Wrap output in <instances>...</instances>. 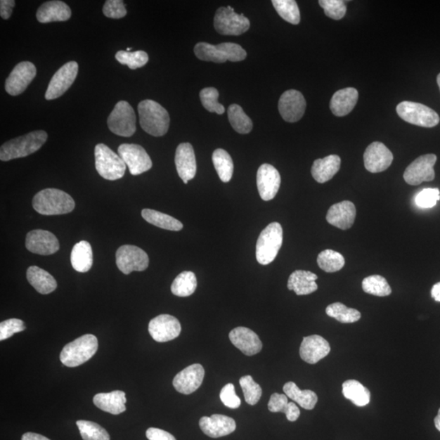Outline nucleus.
Returning a JSON list of instances; mask_svg holds the SVG:
<instances>
[{"label": "nucleus", "mask_w": 440, "mask_h": 440, "mask_svg": "<svg viewBox=\"0 0 440 440\" xmlns=\"http://www.w3.org/2000/svg\"><path fill=\"white\" fill-rule=\"evenodd\" d=\"M33 207L43 216H59L74 211L75 202L72 197L60 189L46 188L33 198Z\"/></svg>", "instance_id": "obj_1"}, {"label": "nucleus", "mask_w": 440, "mask_h": 440, "mask_svg": "<svg viewBox=\"0 0 440 440\" xmlns=\"http://www.w3.org/2000/svg\"><path fill=\"white\" fill-rule=\"evenodd\" d=\"M48 140L47 132L34 131L9 141L0 148V160L3 162L27 157L38 151Z\"/></svg>", "instance_id": "obj_2"}, {"label": "nucleus", "mask_w": 440, "mask_h": 440, "mask_svg": "<svg viewBox=\"0 0 440 440\" xmlns=\"http://www.w3.org/2000/svg\"><path fill=\"white\" fill-rule=\"evenodd\" d=\"M140 124L148 134L160 137L167 134L170 126L168 112L157 102L145 100L138 105Z\"/></svg>", "instance_id": "obj_3"}, {"label": "nucleus", "mask_w": 440, "mask_h": 440, "mask_svg": "<svg viewBox=\"0 0 440 440\" xmlns=\"http://www.w3.org/2000/svg\"><path fill=\"white\" fill-rule=\"evenodd\" d=\"M194 53L198 59L216 63H224L227 60L238 63L247 58V56L242 46L233 43L218 45L198 43L194 48Z\"/></svg>", "instance_id": "obj_4"}, {"label": "nucleus", "mask_w": 440, "mask_h": 440, "mask_svg": "<svg viewBox=\"0 0 440 440\" xmlns=\"http://www.w3.org/2000/svg\"><path fill=\"white\" fill-rule=\"evenodd\" d=\"M98 349V340L92 335H85L65 345L60 352V360L67 367L84 364Z\"/></svg>", "instance_id": "obj_5"}, {"label": "nucleus", "mask_w": 440, "mask_h": 440, "mask_svg": "<svg viewBox=\"0 0 440 440\" xmlns=\"http://www.w3.org/2000/svg\"><path fill=\"white\" fill-rule=\"evenodd\" d=\"M283 243V229L278 222L268 225L261 232L257 244V259L259 264L268 265L278 257Z\"/></svg>", "instance_id": "obj_6"}, {"label": "nucleus", "mask_w": 440, "mask_h": 440, "mask_svg": "<svg viewBox=\"0 0 440 440\" xmlns=\"http://www.w3.org/2000/svg\"><path fill=\"white\" fill-rule=\"evenodd\" d=\"M96 169L107 181H117L124 177L127 165L119 155L104 144L95 148Z\"/></svg>", "instance_id": "obj_7"}, {"label": "nucleus", "mask_w": 440, "mask_h": 440, "mask_svg": "<svg viewBox=\"0 0 440 440\" xmlns=\"http://www.w3.org/2000/svg\"><path fill=\"white\" fill-rule=\"evenodd\" d=\"M396 112L403 121L418 127H434L440 121L436 111L417 102L403 101L397 105Z\"/></svg>", "instance_id": "obj_8"}, {"label": "nucleus", "mask_w": 440, "mask_h": 440, "mask_svg": "<svg viewBox=\"0 0 440 440\" xmlns=\"http://www.w3.org/2000/svg\"><path fill=\"white\" fill-rule=\"evenodd\" d=\"M135 111L129 102H117L107 120L109 129L119 136L130 137L136 131Z\"/></svg>", "instance_id": "obj_9"}, {"label": "nucleus", "mask_w": 440, "mask_h": 440, "mask_svg": "<svg viewBox=\"0 0 440 440\" xmlns=\"http://www.w3.org/2000/svg\"><path fill=\"white\" fill-rule=\"evenodd\" d=\"M214 27L222 35H238L247 32L250 22L243 14L235 13L230 6L219 8L214 18Z\"/></svg>", "instance_id": "obj_10"}, {"label": "nucleus", "mask_w": 440, "mask_h": 440, "mask_svg": "<svg viewBox=\"0 0 440 440\" xmlns=\"http://www.w3.org/2000/svg\"><path fill=\"white\" fill-rule=\"evenodd\" d=\"M148 254L136 245H122L116 252V264L122 273L129 275L134 271L142 272L148 267Z\"/></svg>", "instance_id": "obj_11"}, {"label": "nucleus", "mask_w": 440, "mask_h": 440, "mask_svg": "<svg viewBox=\"0 0 440 440\" xmlns=\"http://www.w3.org/2000/svg\"><path fill=\"white\" fill-rule=\"evenodd\" d=\"M79 65L75 61H70L60 67L51 79L45 99L48 101L59 98L74 84L78 75Z\"/></svg>", "instance_id": "obj_12"}, {"label": "nucleus", "mask_w": 440, "mask_h": 440, "mask_svg": "<svg viewBox=\"0 0 440 440\" xmlns=\"http://www.w3.org/2000/svg\"><path fill=\"white\" fill-rule=\"evenodd\" d=\"M436 161V155L432 153L418 157L404 172V181L413 186H419L425 181H432L436 177L434 166Z\"/></svg>", "instance_id": "obj_13"}, {"label": "nucleus", "mask_w": 440, "mask_h": 440, "mask_svg": "<svg viewBox=\"0 0 440 440\" xmlns=\"http://www.w3.org/2000/svg\"><path fill=\"white\" fill-rule=\"evenodd\" d=\"M119 155L129 167L132 176L141 175L150 171L153 162L145 148L139 145L122 144L119 147Z\"/></svg>", "instance_id": "obj_14"}, {"label": "nucleus", "mask_w": 440, "mask_h": 440, "mask_svg": "<svg viewBox=\"0 0 440 440\" xmlns=\"http://www.w3.org/2000/svg\"><path fill=\"white\" fill-rule=\"evenodd\" d=\"M37 70L30 61L20 63L10 73L5 82V90L9 95L22 94L37 76Z\"/></svg>", "instance_id": "obj_15"}, {"label": "nucleus", "mask_w": 440, "mask_h": 440, "mask_svg": "<svg viewBox=\"0 0 440 440\" xmlns=\"http://www.w3.org/2000/svg\"><path fill=\"white\" fill-rule=\"evenodd\" d=\"M148 332L156 342H166L176 339L181 332V325L175 316L162 314L150 321Z\"/></svg>", "instance_id": "obj_16"}, {"label": "nucleus", "mask_w": 440, "mask_h": 440, "mask_svg": "<svg viewBox=\"0 0 440 440\" xmlns=\"http://www.w3.org/2000/svg\"><path fill=\"white\" fill-rule=\"evenodd\" d=\"M306 101L300 91L288 90L281 95L278 110L283 119L288 122H296L303 117L306 110Z\"/></svg>", "instance_id": "obj_17"}, {"label": "nucleus", "mask_w": 440, "mask_h": 440, "mask_svg": "<svg viewBox=\"0 0 440 440\" xmlns=\"http://www.w3.org/2000/svg\"><path fill=\"white\" fill-rule=\"evenodd\" d=\"M392 153L381 142H373L368 145L364 153L366 170L371 173H380L387 170L393 162Z\"/></svg>", "instance_id": "obj_18"}, {"label": "nucleus", "mask_w": 440, "mask_h": 440, "mask_svg": "<svg viewBox=\"0 0 440 440\" xmlns=\"http://www.w3.org/2000/svg\"><path fill=\"white\" fill-rule=\"evenodd\" d=\"M25 247L30 252L50 255L58 252L60 243L52 233L37 229L28 233L25 239Z\"/></svg>", "instance_id": "obj_19"}, {"label": "nucleus", "mask_w": 440, "mask_h": 440, "mask_svg": "<svg viewBox=\"0 0 440 440\" xmlns=\"http://www.w3.org/2000/svg\"><path fill=\"white\" fill-rule=\"evenodd\" d=\"M205 370L200 364H193L184 368L174 377L173 386L178 392L189 395L201 387Z\"/></svg>", "instance_id": "obj_20"}, {"label": "nucleus", "mask_w": 440, "mask_h": 440, "mask_svg": "<svg viewBox=\"0 0 440 440\" xmlns=\"http://www.w3.org/2000/svg\"><path fill=\"white\" fill-rule=\"evenodd\" d=\"M280 186V173L272 165L263 164L257 172V187L264 201L273 200Z\"/></svg>", "instance_id": "obj_21"}, {"label": "nucleus", "mask_w": 440, "mask_h": 440, "mask_svg": "<svg viewBox=\"0 0 440 440\" xmlns=\"http://www.w3.org/2000/svg\"><path fill=\"white\" fill-rule=\"evenodd\" d=\"M330 346L328 341L320 335H311L304 337L302 342L299 355L302 360L310 365L317 362L329 355Z\"/></svg>", "instance_id": "obj_22"}, {"label": "nucleus", "mask_w": 440, "mask_h": 440, "mask_svg": "<svg viewBox=\"0 0 440 440\" xmlns=\"http://www.w3.org/2000/svg\"><path fill=\"white\" fill-rule=\"evenodd\" d=\"M202 431L207 436L216 439L228 436L237 428L236 422L232 418L214 414L212 417H203L199 422Z\"/></svg>", "instance_id": "obj_23"}, {"label": "nucleus", "mask_w": 440, "mask_h": 440, "mask_svg": "<svg viewBox=\"0 0 440 440\" xmlns=\"http://www.w3.org/2000/svg\"><path fill=\"white\" fill-rule=\"evenodd\" d=\"M175 162L179 176L184 183L193 180L197 173V162L193 148L189 143H182L176 148Z\"/></svg>", "instance_id": "obj_24"}, {"label": "nucleus", "mask_w": 440, "mask_h": 440, "mask_svg": "<svg viewBox=\"0 0 440 440\" xmlns=\"http://www.w3.org/2000/svg\"><path fill=\"white\" fill-rule=\"evenodd\" d=\"M232 344L245 356H254L262 350L263 344L254 331L245 327H237L229 334Z\"/></svg>", "instance_id": "obj_25"}, {"label": "nucleus", "mask_w": 440, "mask_h": 440, "mask_svg": "<svg viewBox=\"0 0 440 440\" xmlns=\"http://www.w3.org/2000/svg\"><path fill=\"white\" fill-rule=\"evenodd\" d=\"M356 209L354 203L344 201L332 205L327 213V222L337 228L349 229L354 224Z\"/></svg>", "instance_id": "obj_26"}, {"label": "nucleus", "mask_w": 440, "mask_h": 440, "mask_svg": "<svg viewBox=\"0 0 440 440\" xmlns=\"http://www.w3.org/2000/svg\"><path fill=\"white\" fill-rule=\"evenodd\" d=\"M71 17V10L67 4L59 0L48 1L39 8L37 18L40 23L65 22Z\"/></svg>", "instance_id": "obj_27"}, {"label": "nucleus", "mask_w": 440, "mask_h": 440, "mask_svg": "<svg viewBox=\"0 0 440 440\" xmlns=\"http://www.w3.org/2000/svg\"><path fill=\"white\" fill-rule=\"evenodd\" d=\"M359 94L354 88L339 90L332 96L330 101V110L335 116L344 117L349 115L355 108Z\"/></svg>", "instance_id": "obj_28"}, {"label": "nucleus", "mask_w": 440, "mask_h": 440, "mask_svg": "<svg viewBox=\"0 0 440 440\" xmlns=\"http://www.w3.org/2000/svg\"><path fill=\"white\" fill-rule=\"evenodd\" d=\"M93 403L101 410L119 415L126 411V393L122 391L99 393L94 396Z\"/></svg>", "instance_id": "obj_29"}, {"label": "nucleus", "mask_w": 440, "mask_h": 440, "mask_svg": "<svg viewBox=\"0 0 440 440\" xmlns=\"http://www.w3.org/2000/svg\"><path fill=\"white\" fill-rule=\"evenodd\" d=\"M341 158L337 155H330L316 160L311 167V175L316 182H328L340 170Z\"/></svg>", "instance_id": "obj_30"}, {"label": "nucleus", "mask_w": 440, "mask_h": 440, "mask_svg": "<svg viewBox=\"0 0 440 440\" xmlns=\"http://www.w3.org/2000/svg\"><path fill=\"white\" fill-rule=\"evenodd\" d=\"M318 276L309 271L297 270L290 276L288 289L295 291L297 295H308L318 289L316 280Z\"/></svg>", "instance_id": "obj_31"}, {"label": "nucleus", "mask_w": 440, "mask_h": 440, "mask_svg": "<svg viewBox=\"0 0 440 440\" xmlns=\"http://www.w3.org/2000/svg\"><path fill=\"white\" fill-rule=\"evenodd\" d=\"M27 280L29 283L38 291L39 294L48 295L53 293L58 287L56 279L45 270L32 266L27 270Z\"/></svg>", "instance_id": "obj_32"}, {"label": "nucleus", "mask_w": 440, "mask_h": 440, "mask_svg": "<svg viewBox=\"0 0 440 440\" xmlns=\"http://www.w3.org/2000/svg\"><path fill=\"white\" fill-rule=\"evenodd\" d=\"M71 264L77 272L86 273L93 264V253L89 242L82 240L75 245L70 255Z\"/></svg>", "instance_id": "obj_33"}, {"label": "nucleus", "mask_w": 440, "mask_h": 440, "mask_svg": "<svg viewBox=\"0 0 440 440\" xmlns=\"http://www.w3.org/2000/svg\"><path fill=\"white\" fill-rule=\"evenodd\" d=\"M268 410L272 413H283L290 422L298 420L300 410L294 402H289L285 394L274 393L270 397Z\"/></svg>", "instance_id": "obj_34"}, {"label": "nucleus", "mask_w": 440, "mask_h": 440, "mask_svg": "<svg viewBox=\"0 0 440 440\" xmlns=\"http://www.w3.org/2000/svg\"><path fill=\"white\" fill-rule=\"evenodd\" d=\"M283 392L288 398L299 404V406L311 410L316 406L318 397L314 392L310 390L302 391L293 382L285 383Z\"/></svg>", "instance_id": "obj_35"}, {"label": "nucleus", "mask_w": 440, "mask_h": 440, "mask_svg": "<svg viewBox=\"0 0 440 440\" xmlns=\"http://www.w3.org/2000/svg\"><path fill=\"white\" fill-rule=\"evenodd\" d=\"M342 394L347 400L358 407H364L370 402V392L360 382L347 380L342 384Z\"/></svg>", "instance_id": "obj_36"}, {"label": "nucleus", "mask_w": 440, "mask_h": 440, "mask_svg": "<svg viewBox=\"0 0 440 440\" xmlns=\"http://www.w3.org/2000/svg\"><path fill=\"white\" fill-rule=\"evenodd\" d=\"M141 216L148 223L157 228L175 232L181 231L183 228V224L178 219L167 214L155 211V209H144L141 212Z\"/></svg>", "instance_id": "obj_37"}, {"label": "nucleus", "mask_w": 440, "mask_h": 440, "mask_svg": "<svg viewBox=\"0 0 440 440\" xmlns=\"http://www.w3.org/2000/svg\"><path fill=\"white\" fill-rule=\"evenodd\" d=\"M212 161L220 180L224 183H228L231 181L234 167L232 157L229 155V153L226 150H223V148H218L213 153Z\"/></svg>", "instance_id": "obj_38"}, {"label": "nucleus", "mask_w": 440, "mask_h": 440, "mask_svg": "<svg viewBox=\"0 0 440 440\" xmlns=\"http://www.w3.org/2000/svg\"><path fill=\"white\" fill-rule=\"evenodd\" d=\"M198 281L196 275L193 272L181 273L174 280L172 285V292L178 297H188L192 295L197 289Z\"/></svg>", "instance_id": "obj_39"}, {"label": "nucleus", "mask_w": 440, "mask_h": 440, "mask_svg": "<svg viewBox=\"0 0 440 440\" xmlns=\"http://www.w3.org/2000/svg\"><path fill=\"white\" fill-rule=\"evenodd\" d=\"M228 116L230 124L240 134H248L252 131L253 122L240 105L236 104L230 105Z\"/></svg>", "instance_id": "obj_40"}, {"label": "nucleus", "mask_w": 440, "mask_h": 440, "mask_svg": "<svg viewBox=\"0 0 440 440\" xmlns=\"http://www.w3.org/2000/svg\"><path fill=\"white\" fill-rule=\"evenodd\" d=\"M317 264L325 273H336L344 267L345 259L335 250H325L319 254Z\"/></svg>", "instance_id": "obj_41"}, {"label": "nucleus", "mask_w": 440, "mask_h": 440, "mask_svg": "<svg viewBox=\"0 0 440 440\" xmlns=\"http://www.w3.org/2000/svg\"><path fill=\"white\" fill-rule=\"evenodd\" d=\"M326 314L341 322V323H354L361 319V312L354 309L347 308L341 303H335L327 306Z\"/></svg>", "instance_id": "obj_42"}, {"label": "nucleus", "mask_w": 440, "mask_h": 440, "mask_svg": "<svg viewBox=\"0 0 440 440\" xmlns=\"http://www.w3.org/2000/svg\"><path fill=\"white\" fill-rule=\"evenodd\" d=\"M362 288L365 293L378 297H386L392 294L390 285L380 275L368 276L363 280Z\"/></svg>", "instance_id": "obj_43"}, {"label": "nucleus", "mask_w": 440, "mask_h": 440, "mask_svg": "<svg viewBox=\"0 0 440 440\" xmlns=\"http://www.w3.org/2000/svg\"><path fill=\"white\" fill-rule=\"evenodd\" d=\"M272 3L276 11L286 22L293 25L299 24V8L295 0H273Z\"/></svg>", "instance_id": "obj_44"}, {"label": "nucleus", "mask_w": 440, "mask_h": 440, "mask_svg": "<svg viewBox=\"0 0 440 440\" xmlns=\"http://www.w3.org/2000/svg\"><path fill=\"white\" fill-rule=\"evenodd\" d=\"M84 440H110L106 429L93 422L80 420L76 422Z\"/></svg>", "instance_id": "obj_45"}, {"label": "nucleus", "mask_w": 440, "mask_h": 440, "mask_svg": "<svg viewBox=\"0 0 440 440\" xmlns=\"http://www.w3.org/2000/svg\"><path fill=\"white\" fill-rule=\"evenodd\" d=\"M115 58L120 64L129 66L131 70L141 68L148 61V56L144 51H136L134 53L119 51L115 55Z\"/></svg>", "instance_id": "obj_46"}, {"label": "nucleus", "mask_w": 440, "mask_h": 440, "mask_svg": "<svg viewBox=\"0 0 440 440\" xmlns=\"http://www.w3.org/2000/svg\"><path fill=\"white\" fill-rule=\"evenodd\" d=\"M240 385L242 389L245 402L250 406H255L262 396V388L250 375L240 377Z\"/></svg>", "instance_id": "obj_47"}, {"label": "nucleus", "mask_w": 440, "mask_h": 440, "mask_svg": "<svg viewBox=\"0 0 440 440\" xmlns=\"http://www.w3.org/2000/svg\"><path fill=\"white\" fill-rule=\"evenodd\" d=\"M219 91L214 88L204 89L200 92V99L204 108L218 115H223L225 109L223 105L219 103Z\"/></svg>", "instance_id": "obj_48"}, {"label": "nucleus", "mask_w": 440, "mask_h": 440, "mask_svg": "<svg viewBox=\"0 0 440 440\" xmlns=\"http://www.w3.org/2000/svg\"><path fill=\"white\" fill-rule=\"evenodd\" d=\"M319 4L326 16L334 20H341L347 13L346 4L342 0H320Z\"/></svg>", "instance_id": "obj_49"}, {"label": "nucleus", "mask_w": 440, "mask_h": 440, "mask_svg": "<svg viewBox=\"0 0 440 440\" xmlns=\"http://www.w3.org/2000/svg\"><path fill=\"white\" fill-rule=\"evenodd\" d=\"M440 200V192L438 188H425L415 198L417 206L421 208H432Z\"/></svg>", "instance_id": "obj_50"}, {"label": "nucleus", "mask_w": 440, "mask_h": 440, "mask_svg": "<svg viewBox=\"0 0 440 440\" xmlns=\"http://www.w3.org/2000/svg\"><path fill=\"white\" fill-rule=\"evenodd\" d=\"M25 330V326L22 320L13 318L4 321L0 324V340H6L14 334Z\"/></svg>", "instance_id": "obj_51"}, {"label": "nucleus", "mask_w": 440, "mask_h": 440, "mask_svg": "<svg viewBox=\"0 0 440 440\" xmlns=\"http://www.w3.org/2000/svg\"><path fill=\"white\" fill-rule=\"evenodd\" d=\"M105 17L112 19L124 18L127 13L125 4L122 0H107L103 7Z\"/></svg>", "instance_id": "obj_52"}, {"label": "nucleus", "mask_w": 440, "mask_h": 440, "mask_svg": "<svg viewBox=\"0 0 440 440\" xmlns=\"http://www.w3.org/2000/svg\"><path fill=\"white\" fill-rule=\"evenodd\" d=\"M220 400L225 406L236 409L240 406V399L238 396L236 392H235V387L232 383H228L226 386H224L219 394Z\"/></svg>", "instance_id": "obj_53"}, {"label": "nucleus", "mask_w": 440, "mask_h": 440, "mask_svg": "<svg viewBox=\"0 0 440 440\" xmlns=\"http://www.w3.org/2000/svg\"><path fill=\"white\" fill-rule=\"evenodd\" d=\"M146 437L148 440H176L172 434L155 427L147 429Z\"/></svg>", "instance_id": "obj_54"}, {"label": "nucleus", "mask_w": 440, "mask_h": 440, "mask_svg": "<svg viewBox=\"0 0 440 440\" xmlns=\"http://www.w3.org/2000/svg\"><path fill=\"white\" fill-rule=\"evenodd\" d=\"M16 2L14 0H1L0 1V15L4 20H7L11 17L13 9Z\"/></svg>", "instance_id": "obj_55"}, {"label": "nucleus", "mask_w": 440, "mask_h": 440, "mask_svg": "<svg viewBox=\"0 0 440 440\" xmlns=\"http://www.w3.org/2000/svg\"><path fill=\"white\" fill-rule=\"evenodd\" d=\"M22 440H51L39 434L27 432L23 434Z\"/></svg>", "instance_id": "obj_56"}, {"label": "nucleus", "mask_w": 440, "mask_h": 440, "mask_svg": "<svg viewBox=\"0 0 440 440\" xmlns=\"http://www.w3.org/2000/svg\"><path fill=\"white\" fill-rule=\"evenodd\" d=\"M432 298L440 303V283L434 285L432 290Z\"/></svg>", "instance_id": "obj_57"}, {"label": "nucleus", "mask_w": 440, "mask_h": 440, "mask_svg": "<svg viewBox=\"0 0 440 440\" xmlns=\"http://www.w3.org/2000/svg\"><path fill=\"white\" fill-rule=\"evenodd\" d=\"M434 426H436V429L439 432H440V408L438 413V415L434 418Z\"/></svg>", "instance_id": "obj_58"}, {"label": "nucleus", "mask_w": 440, "mask_h": 440, "mask_svg": "<svg viewBox=\"0 0 440 440\" xmlns=\"http://www.w3.org/2000/svg\"><path fill=\"white\" fill-rule=\"evenodd\" d=\"M437 84L439 85V88L440 90V74H439L438 77H437Z\"/></svg>", "instance_id": "obj_59"}, {"label": "nucleus", "mask_w": 440, "mask_h": 440, "mask_svg": "<svg viewBox=\"0 0 440 440\" xmlns=\"http://www.w3.org/2000/svg\"><path fill=\"white\" fill-rule=\"evenodd\" d=\"M131 49V48H127V52H130Z\"/></svg>", "instance_id": "obj_60"}]
</instances>
